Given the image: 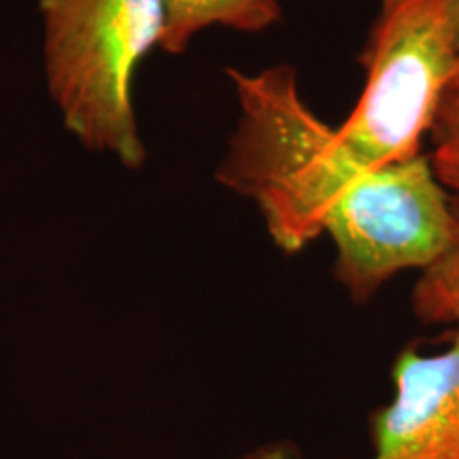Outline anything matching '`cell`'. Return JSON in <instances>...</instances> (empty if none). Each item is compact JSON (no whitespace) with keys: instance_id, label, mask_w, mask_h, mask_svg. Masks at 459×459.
<instances>
[{"instance_id":"3957f363","label":"cell","mask_w":459,"mask_h":459,"mask_svg":"<svg viewBox=\"0 0 459 459\" xmlns=\"http://www.w3.org/2000/svg\"><path fill=\"white\" fill-rule=\"evenodd\" d=\"M457 198L440 183L428 149L344 187L321 221L334 273L353 302L404 271H428L457 238Z\"/></svg>"},{"instance_id":"52a82bcc","label":"cell","mask_w":459,"mask_h":459,"mask_svg":"<svg viewBox=\"0 0 459 459\" xmlns=\"http://www.w3.org/2000/svg\"><path fill=\"white\" fill-rule=\"evenodd\" d=\"M428 156L443 186L459 198V94H449L429 132Z\"/></svg>"},{"instance_id":"8992f818","label":"cell","mask_w":459,"mask_h":459,"mask_svg":"<svg viewBox=\"0 0 459 459\" xmlns=\"http://www.w3.org/2000/svg\"><path fill=\"white\" fill-rule=\"evenodd\" d=\"M411 302L412 311L423 324L451 325L453 330H459V230L446 255L419 274Z\"/></svg>"},{"instance_id":"5b68a950","label":"cell","mask_w":459,"mask_h":459,"mask_svg":"<svg viewBox=\"0 0 459 459\" xmlns=\"http://www.w3.org/2000/svg\"><path fill=\"white\" fill-rule=\"evenodd\" d=\"M279 0H164V34L160 49L170 56L186 54L200 32L228 28L260 34L281 24Z\"/></svg>"},{"instance_id":"277c9868","label":"cell","mask_w":459,"mask_h":459,"mask_svg":"<svg viewBox=\"0 0 459 459\" xmlns=\"http://www.w3.org/2000/svg\"><path fill=\"white\" fill-rule=\"evenodd\" d=\"M394 398L375 415L370 459H459V330L438 353L404 349L394 364ZM245 459H290L266 446Z\"/></svg>"},{"instance_id":"ba28073f","label":"cell","mask_w":459,"mask_h":459,"mask_svg":"<svg viewBox=\"0 0 459 459\" xmlns=\"http://www.w3.org/2000/svg\"><path fill=\"white\" fill-rule=\"evenodd\" d=\"M453 11H455V22H457V32H459V0H453ZM453 94H459V73H457L455 88H453Z\"/></svg>"},{"instance_id":"6da1fadb","label":"cell","mask_w":459,"mask_h":459,"mask_svg":"<svg viewBox=\"0 0 459 459\" xmlns=\"http://www.w3.org/2000/svg\"><path fill=\"white\" fill-rule=\"evenodd\" d=\"M359 65L364 90L341 126L304 100L294 66L230 77L238 122L215 179L257 206L283 254L321 237L355 179L423 152L459 73L453 0H381Z\"/></svg>"},{"instance_id":"7a4b0ae2","label":"cell","mask_w":459,"mask_h":459,"mask_svg":"<svg viewBox=\"0 0 459 459\" xmlns=\"http://www.w3.org/2000/svg\"><path fill=\"white\" fill-rule=\"evenodd\" d=\"M39 13L45 79L66 130L90 152L141 169L134 79L162 43L164 0H39Z\"/></svg>"}]
</instances>
